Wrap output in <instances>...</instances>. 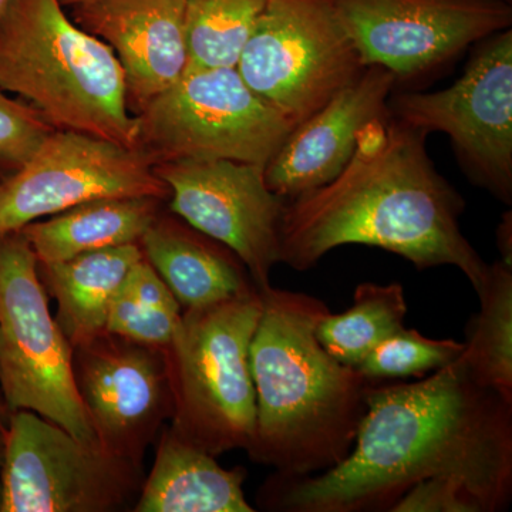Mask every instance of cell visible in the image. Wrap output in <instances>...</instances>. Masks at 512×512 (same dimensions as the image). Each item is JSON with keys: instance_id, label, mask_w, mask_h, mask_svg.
<instances>
[{"instance_id": "obj_1", "label": "cell", "mask_w": 512, "mask_h": 512, "mask_svg": "<svg viewBox=\"0 0 512 512\" xmlns=\"http://www.w3.org/2000/svg\"><path fill=\"white\" fill-rule=\"evenodd\" d=\"M461 356L420 382L373 383L349 456L312 476L272 474L259 507L389 511L414 484L437 477L463 485L483 512L507 510L512 402L478 382Z\"/></svg>"}, {"instance_id": "obj_2", "label": "cell", "mask_w": 512, "mask_h": 512, "mask_svg": "<svg viewBox=\"0 0 512 512\" xmlns=\"http://www.w3.org/2000/svg\"><path fill=\"white\" fill-rule=\"evenodd\" d=\"M426 143V133L389 111L367 123L342 173L286 204L281 264L308 271L333 249L366 245L419 271L454 266L480 292L488 264L464 237L466 204L437 171Z\"/></svg>"}, {"instance_id": "obj_3", "label": "cell", "mask_w": 512, "mask_h": 512, "mask_svg": "<svg viewBox=\"0 0 512 512\" xmlns=\"http://www.w3.org/2000/svg\"><path fill=\"white\" fill-rule=\"evenodd\" d=\"M261 295L249 346L256 423L248 456L281 476L322 473L349 456L373 382L320 345L325 302L272 285Z\"/></svg>"}, {"instance_id": "obj_4", "label": "cell", "mask_w": 512, "mask_h": 512, "mask_svg": "<svg viewBox=\"0 0 512 512\" xmlns=\"http://www.w3.org/2000/svg\"><path fill=\"white\" fill-rule=\"evenodd\" d=\"M0 89L18 94L55 130L136 148L119 60L59 0H10L0 13Z\"/></svg>"}, {"instance_id": "obj_5", "label": "cell", "mask_w": 512, "mask_h": 512, "mask_svg": "<svg viewBox=\"0 0 512 512\" xmlns=\"http://www.w3.org/2000/svg\"><path fill=\"white\" fill-rule=\"evenodd\" d=\"M262 313L258 289L184 309L164 349L173 393L170 429L211 456L247 451L254 440L256 394L249 346Z\"/></svg>"}, {"instance_id": "obj_6", "label": "cell", "mask_w": 512, "mask_h": 512, "mask_svg": "<svg viewBox=\"0 0 512 512\" xmlns=\"http://www.w3.org/2000/svg\"><path fill=\"white\" fill-rule=\"evenodd\" d=\"M133 116L136 148L156 165L231 160L265 167L293 128L249 89L237 66H188Z\"/></svg>"}, {"instance_id": "obj_7", "label": "cell", "mask_w": 512, "mask_h": 512, "mask_svg": "<svg viewBox=\"0 0 512 512\" xmlns=\"http://www.w3.org/2000/svg\"><path fill=\"white\" fill-rule=\"evenodd\" d=\"M0 390L9 412L30 410L100 446L74 383L72 345L20 231L0 235Z\"/></svg>"}, {"instance_id": "obj_8", "label": "cell", "mask_w": 512, "mask_h": 512, "mask_svg": "<svg viewBox=\"0 0 512 512\" xmlns=\"http://www.w3.org/2000/svg\"><path fill=\"white\" fill-rule=\"evenodd\" d=\"M365 69L332 0H268L237 62L249 89L292 127Z\"/></svg>"}, {"instance_id": "obj_9", "label": "cell", "mask_w": 512, "mask_h": 512, "mask_svg": "<svg viewBox=\"0 0 512 512\" xmlns=\"http://www.w3.org/2000/svg\"><path fill=\"white\" fill-rule=\"evenodd\" d=\"M461 77L437 92H394L389 113L407 126L446 134L470 183L512 202V28L471 47Z\"/></svg>"}, {"instance_id": "obj_10", "label": "cell", "mask_w": 512, "mask_h": 512, "mask_svg": "<svg viewBox=\"0 0 512 512\" xmlns=\"http://www.w3.org/2000/svg\"><path fill=\"white\" fill-rule=\"evenodd\" d=\"M2 446L0 512L119 511L143 485V467L30 410L10 412Z\"/></svg>"}, {"instance_id": "obj_11", "label": "cell", "mask_w": 512, "mask_h": 512, "mask_svg": "<svg viewBox=\"0 0 512 512\" xmlns=\"http://www.w3.org/2000/svg\"><path fill=\"white\" fill-rule=\"evenodd\" d=\"M363 66L397 87L441 72L485 37L511 29L505 0H332Z\"/></svg>"}, {"instance_id": "obj_12", "label": "cell", "mask_w": 512, "mask_h": 512, "mask_svg": "<svg viewBox=\"0 0 512 512\" xmlns=\"http://www.w3.org/2000/svg\"><path fill=\"white\" fill-rule=\"evenodd\" d=\"M153 160L138 148L53 130L28 163L0 183V235L101 198L168 201Z\"/></svg>"}, {"instance_id": "obj_13", "label": "cell", "mask_w": 512, "mask_h": 512, "mask_svg": "<svg viewBox=\"0 0 512 512\" xmlns=\"http://www.w3.org/2000/svg\"><path fill=\"white\" fill-rule=\"evenodd\" d=\"M170 190L168 210L241 259L258 291L281 264V224L288 201L269 190L264 165L185 160L154 165Z\"/></svg>"}, {"instance_id": "obj_14", "label": "cell", "mask_w": 512, "mask_h": 512, "mask_svg": "<svg viewBox=\"0 0 512 512\" xmlns=\"http://www.w3.org/2000/svg\"><path fill=\"white\" fill-rule=\"evenodd\" d=\"M77 393L104 450L143 467L173 416L164 349L101 332L73 348Z\"/></svg>"}, {"instance_id": "obj_15", "label": "cell", "mask_w": 512, "mask_h": 512, "mask_svg": "<svg viewBox=\"0 0 512 512\" xmlns=\"http://www.w3.org/2000/svg\"><path fill=\"white\" fill-rule=\"evenodd\" d=\"M396 77L380 66L363 73L289 131L265 165L269 190L286 201L335 180L355 153L360 130L389 111Z\"/></svg>"}, {"instance_id": "obj_16", "label": "cell", "mask_w": 512, "mask_h": 512, "mask_svg": "<svg viewBox=\"0 0 512 512\" xmlns=\"http://www.w3.org/2000/svg\"><path fill=\"white\" fill-rule=\"evenodd\" d=\"M72 19L113 50L131 114L173 86L190 63L184 0H90L73 6Z\"/></svg>"}, {"instance_id": "obj_17", "label": "cell", "mask_w": 512, "mask_h": 512, "mask_svg": "<svg viewBox=\"0 0 512 512\" xmlns=\"http://www.w3.org/2000/svg\"><path fill=\"white\" fill-rule=\"evenodd\" d=\"M140 248L183 311L255 289L248 269L231 249L171 211L157 215L140 239Z\"/></svg>"}, {"instance_id": "obj_18", "label": "cell", "mask_w": 512, "mask_h": 512, "mask_svg": "<svg viewBox=\"0 0 512 512\" xmlns=\"http://www.w3.org/2000/svg\"><path fill=\"white\" fill-rule=\"evenodd\" d=\"M247 470L221 467L214 456L170 427L158 434L154 466L133 512H254L245 497Z\"/></svg>"}, {"instance_id": "obj_19", "label": "cell", "mask_w": 512, "mask_h": 512, "mask_svg": "<svg viewBox=\"0 0 512 512\" xmlns=\"http://www.w3.org/2000/svg\"><path fill=\"white\" fill-rule=\"evenodd\" d=\"M140 244L99 249L56 264H39L47 295L56 301L55 319L72 348L106 330L110 303L131 266L143 258Z\"/></svg>"}, {"instance_id": "obj_20", "label": "cell", "mask_w": 512, "mask_h": 512, "mask_svg": "<svg viewBox=\"0 0 512 512\" xmlns=\"http://www.w3.org/2000/svg\"><path fill=\"white\" fill-rule=\"evenodd\" d=\"M153 197L101 198L30 222L20 229L39 264H56L99 249L140 244L160 214Z\"/></svg>"}, {"instance_id": "obj_21", "label": "cell", "mask_w": 512, "mask_h": 512, "mask_svg": "<svg viewBox=\"0 0 512 512\" xmlns=\"http://www.w3.org/2000/svg\"><path fill=\"white\" fill-rule=\"evenodd\" d=\"M477 295L480 311L468 322L461 357L478 382L512 402V266L488 265Z\"/></svg>"}, {"instance_id": "obj_22", "label": "cell", "mask_w": 512, "mask_h": 512, "mask_svg": "<svg viewBox=\"0 0 512 512\" xmlns=\"http://www.w3.org/2000/svg\"><path fill=\"white\" fill-rule=\"evenodd\" d=\"M406 296L399 284L357 286L348 311L328 312L316 325V338L330 356L357 367L373 349L404 328Z\"/></svg>"}, {"instance_id": "obj_23", "label": "cell", "mask_w": 512, "mask_h": 512, "mask_svg": "<svg viewBox=\"0 0 512 512\" xmlns=\"http://www.w3.org/2000/svg\"><path fill=\"white\" fill-rule=\"evenodd\" d=\"M268 0H184L188 66H237Z\"/></svg>"}, {"instance_id": "obj_24", "label": "cell", "mask_w": 512, "mask_h": 512, "mask_svg": "<svg viewBox=\"0 0 512 512\" xmlns=\"http://www.w3.org/2000/svg\"><path fill=\"white\" fill-rule=\"evenodd\" d=\"M464 343L426 338L416 329H400L380 342L356 367L367 380L423 376L450 365L463 355Z\"/></svg>"}, {"instance_id": "obj_25", "label": "cell", "mask_w": 512, "mask_h": 512, "mask_svg": "<svg viewBox=\"0 0 512 512\" xmlns=\"http://www.w3.org/2000/svg\"><path fill=\"white\" fill-rule=\"evenodd\" d=\"M53 130L39 111L0 89V183L28 163Z\"/></svg>"}, {"instance_id": "obj_26", "label": "cell", "mask_w": 512, "mask_h": 512, "mask_svg": "<svg viewBox=\"0 0 512 512\" xmlns=\"http://www.w3.org/2000/svg\"><path fill=\"white\" fill-rule=\"evenodd\" d=\"M181 315L183 312L161 311L143 305L120 286L110 303L106 330L133 342L165 349L173 342Z\"/></svg>"}, {"instance_id": "obj_27", "label": "cell", "mask_w": 512, "mask_h": 512, "mask_svg": "<svg viewBox=\"0 0 512 512\" xmlns=\"http://www.w3.org/2000/svg\"><path fill=\"white\" fill-rule=\"evenodd\" d=\"M393 512H483L463 485L448 478H427L410 487L390 507Z\"/></svg>"}, {"instance_id": "obj_28", "label": "cell", "mask_w": 512, "mask_h": 512, "mask_svg": "<svg viewBox=\"0 0 512 512\" xmlns=\"http://www.w3.org/2000/svg\"><path fill=\"white\" fill-rule=\"evenodd\" d=\"M121 288L137 302L150 308L173 313L183 312L174 293L144 256L131 266Z\"/></svg>"}, {"instance_id": "obj_29", "label": "cell", "mask_w": 512, "mask_h": 512, "mask_svg": "<svg viewBox=\"0 0 512 512\" xmlns=\"http://www.w3.org/2000/svg\"><path fill=\"white\" fill-rule=\"evenodd\" d=\"M495 241L501 254V261L512 266V212L507 211L495 231Z\"/></svg>"}, {"instance_id": "obj_30", "label": "cell", "mask_w": 512, "mask_h": 512, "mask_svg": "<svg viewBox=\"0 0 512 512\" xmlns=\"http://www.w3.org/2000/svg\"><path fill=\"white\" fill-rule=\"evenodd\" d=\"M9 414L10 412L8 406H6L5 399H3L2 390H0V441H2L3 433H5Z\"/></svg>"}, {"instance_id": "obj_31", "label": "cell", "mask_w": 512, "mask_h": 512, "mask_svg": "<svg viewBox=\"0 0 512 512\" xmlns=\"http://www.w3.org/2000/svg\"><path fill=\"white\" fill-rule=\"evenodd\" d=\"M84 2H90V0H59L60 5L63 6H70V8H73V6L80 5V3Z\"/></svg>"}, {"instance_id": "obj_32", "label": "cell", "mask_w": 512, "mask_h": 512, "mask_svg": "<svg viewBox=\"0 0 512 512\" xmlns=\"http://www.w3.org/2000/svg\"><path fill=\"white\" fill-rule=\"evenodd\" d=\"M2 463H3V446H2V441H0V473H2ZM0 494H2V483H0Z\"/></svg>"}, {"instance_id": "obj_33", "label": "cell", "mask_w": 512, "mask_h": 512, "mask_svg": "<svg viewBox=\"0 0 512 512\" xmlns=\"http://www.w3.org/2000/svg\"><path fill=\"white\" fill-rule=\"evenodd\" d=\"M9 2L10 0H0V13H2L3 9H5L6 6H8Z\"/></svg>"}, {"instance_id": "obj_34", "label": "cell", "mask_w": 512, "mask_h": 512, "mask_svg": "<svg viewBox=\"0 0 512 512\" xmlns=\"http://www.w3.org/2000/svg\"><path fill=\"white\" fill-rule=\"evenodd\" d=\"M505 2H510V3H512V0H505Z\"/></svg>"}]
</instances>
